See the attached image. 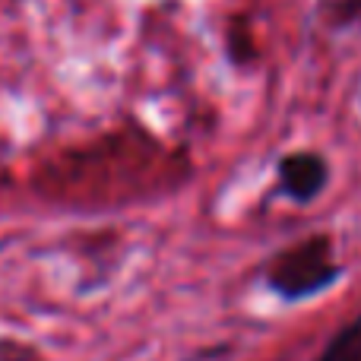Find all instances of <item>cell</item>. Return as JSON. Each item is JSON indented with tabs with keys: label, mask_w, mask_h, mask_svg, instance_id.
I'll use <instances>...</instances> for the list:
<instances>
[{
	"label": "cell",
	"mask_w": 361,
	"mask_h": 361,
	"mask_svg": "<svg viewBox=\"0 0 361 361\" xmlns=\"http://www.w3.org/2000/svg\"><path fill=\"white\" fill-rule=\"evenodd\" d=\"M320 361H361V317H355L345 330H339L333 336V343L324 349Z\"/></svg>",
	"instance_id": "3957f363"
},
{
	"label": "cell",
	"mask_w": 361,
	"mask_h": 361,
	"mask_svg": "<svg viewBox=\"0 0 361 361\" xmlns=\"http://www.w3.org/2000/svg\"><path fill=\"white\" fill-rule=\"evenodd\" d=\"M279 178L295 200H311L326 184V162L314 152H295L279 162Z\"/></svg>",
	"instance_id": "7a4b0ae2"
},
{
	"label": "cell",
	"mask_w": 361,
	"mask_h": 361,
	"mask_svg": "<svg viewBox=\"0 0 361 361\" xmlns=\"http://www.w3.org/2000/svg\"><path fill=\"white\" fill-rule=\"evenodd\" d=\"M336 276L339 269L330 257V241L317 235L276 257L273 267H269V286L282 298H305V295L326 288Z\"/></svg>",
	"instance_id": "6da1fadb"
}]
</instances>
